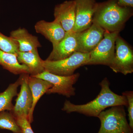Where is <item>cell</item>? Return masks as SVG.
I'll use <instances>...</instances> for the list:
<instances>
[{
    "label": "cell",
    "instance_id": "cell-1",
    "mask_svg": "<svg viewBox=\"0 0 133 133\" xmlns=\"http://www.w3.org/2000/svg\"><path fill=\"white\" fill-rule=\"evenodd\" d=\"M101 90L95 99L82 105H76L68 100L65 101L62 109L68 113L77 112L88 116L97 117L101 112L108 108L115 106H125L128 102L124 95L115 93L110 89V83L105 78L99 84Z\"/></svg>",
    "mask_w": 133,
    "mask_h": 133
},
{
    "label": "cell",
    "instance_id": "cell-2",
    "mask_svg": "<svg viewBox=\"0 0 133 133\" xmlns=\"http://www.w3.org/2000/svg\"><path fill=\"white\" fill-rule=\"evenodd\" d=\"M132 15V8L120 6L118 0H108L98 3L92 22L97 24L105 31L120 32Z\"/></svg>",
    "mask_w": 133,
    "mask_h": 133
},
{
    "label": "cell",
    "instance_id": "cell-3",
    "mask_svg": "<svg viewBox=\"0 0 133 133\" xmlns=\"http://www.w3.org/2000/svg\"><path fill=\"white\" fill-rule=\"evenodd\" d=\"M101 127L98 133H133L126 118L124 106H115L99 114Z\"/></svg>",
    "mask_w": 133,
    "mask_h": 133
},
{
    "label": "cell",
    "instance_id": "cell-4",
    "mask_svg": "<svg viewBox=\"0 0 133 133\" xmlns=\"http://www.w3.org/2000/svg\"><path fill=\"white\" fill-rule=\"evenodd\" d=\"M90 53L76 51L69 57L57 61L43 60L44 70L59 76H68L74 74L76 69L85 65L90 59Z\"/></svg>",
    "mask_w": 133,
    "mask_h": 133
},
{
    "label": "cell",
    "instance_id": "cell-5",
    "mask_svg": "<svg viewBox=\"0 0 133 133\" xmlns=\"http://www.w3.org/2000/svg\"><path fill=\"white\" fill-rule=\"evenodd\" d=\"M119 33V31H105L102 40L90 52V59L85 65L101 64L110 66L114 58L115 41Z\"/></svg>",
    "mask_w": 133,
    "mask_h": 133
},
{
    "label": "cell",
    "instance_id": "cell-6",
    "mask_svg": "<svg viewBox=\"0 0 133 133\" xmlns=\"http://www.w3.org/2000/svg\"><path fill=\"white\" fill-rule=\"evenodd\" d=\"M79 75L77 73L71 76H61L45 70L33 77L42 79L52 84V87L46 92L47 94L57 93L70 98L76 95V89L73 85L77 81Z\"/></svg>",
    "mask_w": 133,
    "mask_h": 133
},
{
    "label": "cell",
    "instance_id": "cell-7",
    "mask_svg": "<svg viewBox=\"0 0 133 133\" xmlns=\"http://www.w3.org/2000/svg\"><path fill=\"white\" fill-rule=\"evenodd\" d=\"M109 67L114 72L125 75L133 72V50L119 36L115 41L114 58Z\"/></svg>",
    "mask_w": 133,
    "mask_h": 133
},
{
    "label": "cell",
    "instance_id": "cell-8",
    "mask_svg": "<svg viewBox=\"0 0 133 133\" xmlns=\"http://www.w3.org/2000/svg\"><path fill=\"white\" fill-rule=\"evenodd\" d=\"M76 15L72 31L79 33L89 28L92 23L98 3L95 0H75Z\"/></svg>",
    "mask_w": 133,
    "mask_h": 133
},
{
    "label": "cell",
    "instance_id": "cell-9",
    "mask_svg": "<svg viewBox=\"0 0 133 133\" xmlns=\"http://www.w3.org/2000/svg\"><path fill=\"white\" fill-rule=\"evenodd\" d=\"M105 31L99 25L92 22L88 29L77 33L76 51L83 53L91 52L103 38Z\"/></svg>",
    "mask_w": 133,
    "mask_h": 133
},
{
    "label": "cell",
    "instance_id": "cell-10",
    "mask_svg": "<svg viewBox=\"0 0 133 133\" xmlns=\"http://www.w3.org/2000/svg\"><path fill=\"white\" fill-rule=\"evenodd\" d=\"M22 79L21 90L10 112L15 119L21 117L28 119L33 103V98L31 90L28 84V79L29 74H21Z\"/></svg>",
    "mask_w": 133,
    "mask_h": 133
},
{
    "label": "cell",
    "instance_id": "cell-11",
    "mask_svg": "<svg viewBox=\"0 0 133 133\" xmlns=\"http://www.w3.org/2000/svg\"><path fill=\"white\" fill-rule=\"evenodd\" d=\"M54 15L55 20L61 24L65 32L72 31L76 15L75 0L65 1L56 5Z\"/></svg>",
    "mask_w": 133,
    "mask_h": 133
},
{
    "label": "cell",
    "instance_id": "cell-12",
    "mask_svg": "<svg viewBox=\"0 0 133 133\" xmlns=\"http://www.w3.org/2000/svg\"><path fill=\"white\" fill-rule=\"evenodd\" d=\"M35 29L37 33L42 35L51 43L53 48L62 41L66 33L61 24L55 19L51 22L38 21L36 23Z\"/></svg>",
    "mask_w": 133,
    "mask_h": 133
},
{
    "label": "cell",
    "instance_id": "cell-13",
    "mask_svg": "<svg viewBox=\"0 0 133 133\" xmlns=\"http://www.w3.org/2000/svg\"><path fill=\"white\" fill-rule=\"evenodd\" d=\"M77 33L72 31L66 32L62 41L53 48L46 60L57 61L69 57L76 51Z\"/></svg>",
    "mask_w": 133,
    "mask_h": 133
},
{
    "label": "cell",
    "instance_id": "cell-14",
    "mask_svg": "<svg viewBox=\"0 0 133 133\" xmlns=\"http://www.w3.org/2000/svg\"><path fill=\"white\" fill-rule=\"evenodd\" d=\"M10 37L18 43L19 51L21 52L37 50L38 48L42 46L38 37L30 34L24 28L13 30L10 32Z\"/></svg>",
    "mask_w": 133,
    "mask_h": 133
},
{
    "label": "cell",
    "instance_id": "cell-15",
    "mask_svg": "<svg viewBox=\"0 0 133 133\" xmlns=\"http://www.w3.org/2000/svg\"><path fill=\"white\" fill-rule=\"evenodd\" d=\"M28 84L33 98L32 107L28 117L29 121L31 123L33 121V112L38 101L52 87V85L48 81L30 76L28 79Z\"/></svg>",
    "mask_w": 133,
    "mask_h": 133
},
{
    "label": "cell",
    "instance_id": "cell-16",
    "mask_svg": "<svg viewBox=\"0 0 133 133\" xmlns=\"http://www.w3.org/2000/svg\"><path fill=\"white\" fill-rule=\"evenodd\" d=\"M17 59L21 64L28 68L30 76H35L45 71L43 66V59L38 54V50L28 52L18 51Z\"/></svg>",
    "mask_w": 133,
    "mask_h": 133
},
{
    "label": "cell",
    "instance_id": "cell-17",
    "mask_svg": "<svg viewBox=\"0 0 133 133\" xmlns=\"http://www.w3.org/2000/svg\"><path fill=\"white\" fill-rule=\"evenodd\" d=\"M0 65L3 69L15 75L23 73L29 74L28 68L18 62L17 54L8 53L0 50Z\"/></svg>",
    "mask_w": 133,
    "mask_h": 133
},
{
    "label": "cell",
    "instance_id": "cell-18",
    "mask_svg": "<svg viewBox=\"0 0 133 133\" xmlns=\"http://www.w3.org/2000/svg\"><path fill=\"white\" fill-rule=\"evenodd\" d=\"M21 74L15 83L10 84L3 92L0 93V112L10 111L14 107L12 103L13 98L17 95V89L21 83Z\"/></svg>",
    "mask_w": 133,
    "mask_h": 133
},
{
    "label": "cell",
    "instance_id": "cell-19",
    "mask_svg": "<svg viewBox=\"0 0 133 133\" xmlns=\"http://www.w3.org/2000/svg\"><path fill=\"white\" fill-rule=\"evenodd\" d=\"M0 129L9 130L13 133H22L16 120L9 111L0 112Z\"/></svg>",
    "mask_w": 133,
    "mask_h": 133
},
{
    "label": "cell",
    "instance_id": "cell-20",
    "mask_svg": "<svg viewBox=\"0 0 133 133\" xmlns=\"http://www.w3.org/2000/svg\"><path fill=\"white\" fill-rule=\"evenodd\" d=\"M0 50L4 52L17 54L19 45L15 40L0 32Z\"/></svg>",
    "mask_w": 133,
    "mask_h": 133
},
{
    "label": "cell",
    "instance_id": "cell-21",
    "mask_svg": "<svg viewBox=\"0 0 133 133\" xmlns=\"http://www.w3.org/2000/svg\"><path fill=\"white\" fill-rule=\"evenodd\" d=\"M127 98L128 102V116L129 120V127L133 131V92L132 91H127L122 93Z\"/></svg>",
    "mask_w": 133,
    "mask_h": 133
},
{
    "label": "cell",
    "instance_id": "cell-22",
    "mask_svg": "<svg viewBox=\"0 0 133 133\" xmlns=\"http://www.w3.org/2000/svg\"><path fill=\"white\" fill-rule=\"evenodd\" d=\"M20 127L22 133H35L31 128V123L26 117H21L16 119Z\"/></svg>",
    "mask_w": 133,
    "mask_h": 133
},
{
    "label": "cell",
    "instance_id": "cell-23",
    "mask_svg": "<svg viewBox=\"0 0 133 133\" xmlns=\"http://www.w3.org/2000/svg\"><path fill=\"white\" fill-rule=\"evenodd\" d=\"M118 3L122 6L133 8V0H118Z\"/></svg>",
    "mask_w": 133,
    "mask_h": 133
}]
</instances>
